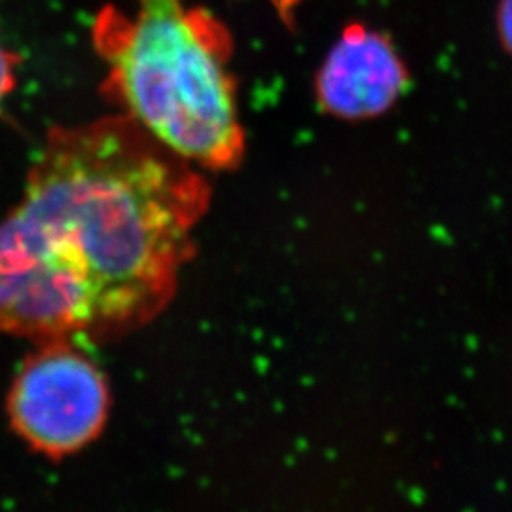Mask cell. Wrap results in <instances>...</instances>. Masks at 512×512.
<instances>
[{
	"mask_svg": "<svg viewBox=\"0 0 512 512\" xmlns=\"http://www.w3.org/2000/svg\"><path fill=\"white\" fill-rule=\"evenodd\" d=\"M408 73L391 42L349 25L317 74V99L329 114L361 120L384 114L401 97Z\"/></svg>",
	"mask_w": 512,
	"mask_h": 512,
	"instance_id": "obj_4",
	"label": "cell"
},
{
	"mask_svg": "<svg viewBox=\"0 0 512 512\" xmlns=\"http://www.w3.org/2000/svg\"><path fill=\"white\" fill-rule=\"evenodd\" d=\"M93 40L109 65L105 88L162 147L209 169H234L245 152L232 37L219 19L184 0L107 8Z\"/></svg>",
	"mask_w": 512,
	"mask_h": 512,
	"instance_id": "obj_2",
	"label": "cell"
},
{
	"mask_svg": "<svg viewBox=\"0 0 512 512\" xmlns=\"http://www.w3.org/2000/svg\"><path fill=\"white\" fill-rule=\"evenodd\" d=\"M497 29L503 46L512 55V0H501L497 12Z\"/></svg>",
	"mask_w": 512,
	"mask_h": 512,
	"instance_id": "obj_5",
	"label": "cell"
},
{
	"mask_svg": "<svg viewBox=\"0 0 512 512\" xmlns=\"http://www.w3.org/2000/svg\"><path fill=\"white\" fill-rule=\"evenodd\" d=\"M270 2H272V6H274L279 19L283 21V25H287L289 29H293L296 12H298V8H300L306 0H270Z\"/></svg>",
	"mask_w": 512,
	"mask_h": 512,
	"instance_id": "obj_7",
	"label": "cell"
},
{
	"mask_svg": "<svg viewBox=\"0 0 512 512\" xmlns=\"http://www.w3.org/2000/svg\"><path fill=\"white\" fill-rule=\"evenodd\" d=\"M8 414L27 444L52 458L88 446L109 414V385L69 338L46 340L18 372Z\"/></svg>",
	"mask_w": 512,
	"mask_h": 512,
	"instance_id": "obj_3",
	"label": "cell"
},
{
	"mask_svg": "<svg viewBox=\"0 0 512 512\" xmlns=\"http://www.w3.org/2000/svg\"><path fill=\"white\" fill-rule=\"evenodd\" d=\"M14 63L16 59L0 44V103L14 86Z\"/></svg>",
	"mask_w": 512,
	"mask_h": 512,
	"instance_id": "obj_6",
	"label": "cell"
},
{
	"mask_svg": "<svg viewBox=\"0 0 512 512\" xmlns=\"http://www.w3.org/2000/svg\"><path fill=\"white\" fill-rule=\"evenodd\" d=\"M209 186L128 116L50 131L0 220V332L137 327L175 293Z\"/></svg>",
	"mask_w": 512,
	"mask_h": 512,
	"instance_id": "obj_1",
	"label": "cell"
}]
</instances>
